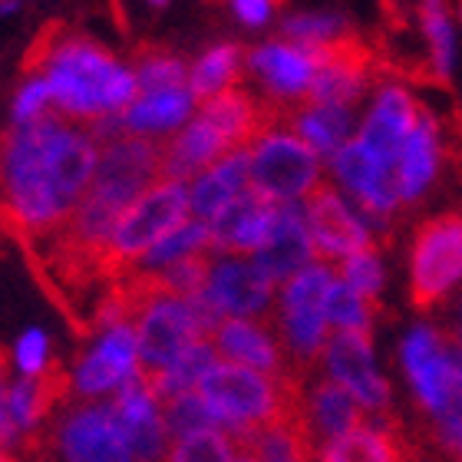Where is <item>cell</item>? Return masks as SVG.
Masks as SVG:
<instances>
[{
	"instance_id": "obj_28",
	"label": "cell",
	"mask_w": 462,
	"mask_h": 462,
	"mask_svg": "<svg viewBox=\"0 0 462 462\" xmlns=\"http://www.w3.org/2000/svg\"><path fill=\"white\" fill-rule=\"evenodd\" d=\"M133 77H135V89L145 97V93L182 87L185 77H189V67H185V57H179L172 50L139 47L133 57Z\"/></svg>"
},
{
	"instance_id": "obj_4",
	"label": "cell",
	"mask_w": 462,
	"mask_h": 462,
	"mask_svg": "<svg viewBox=\"0 0 462 462\" xmlns=\"http://www.w3.org/2000/svg\"><path fill=\"white\" fill-rule=\"evenodd\" d=\"M33 453H60L73 462H129L133 453L116 430L113 406L87 403L73 410H60V416L40 433Z\"/></svg>"
},
{
	"instance_id": "obj_14",
	"label": "cell",
	"mask_w": 462,
	"mask_h": 462,
	"mask_svg": "<svg viewBox=\"0 0 462 462\" xmlns=\"http://www.w3.org/2000/svg\"><path fill=\"white\" fill-rule=\"evenodd\" d=\"M300 416H304V430H308V439L314 446V459H318L320 446L350 433L366 420L360 400L330 374L318 376V380H304Z\"/></svg>"
},
{
	"instance_id": "obj_30",
	"label": "cell",
	"mask_w": 462,
	"mask_h": 462,
	"mask_svg": "<svg viewBox=\"0 0 462 462\" xmlns=\"http://www.w3.org/2000/svg\"><path fill=\"white\" fill-rule=\"evenodd\" d=\"M241 77V47L222 43V47L208 50L192 69V93L195 99H208L215 93L228 89V83Z\"/></svg>"
},
{
	"instance_id": "obj_33",
	"label": "cell",
	"mask_w": 462,
	"mask_h": 462,
	"mask_svg": "<svg viewBox=\"0 0 462 462\" xmlns=\"http://www.w3.org/2000/svg\"><path fill=\"white\" fill-rule=\"evenodd\" d=\"M374 300L364 298L360 291H354L346 281H334L328 288V298H324V318L334 328H350V330H366L370 334V324H374Z\"/></svg>"
},
{
	"instance_id": "obj_29",
	"label": "cell",
	"mask_w": 462,
	"mask_h": 462,
	"mask_svg": "<svg viewBox=\"0 0 462 462\" xmlns=\"http://www.w3.org/2000/svg\"><path fill=\"white\" fill-rule=\"evenodd\" d=\"M165 459L175 462H231L238 459V446L231 439V433L218 430V426H202L192 433L172 436L169 443V456Z\"/></svg>"
},
{
	"instance_id": "obj_22",
	"label": "cell",
	"mask_w": 462,
	"mask_h": 462,
	"mask_svg": "<svg viewBox=\"0 0 462 462\" xmlns=\"http://www.w3.org/2000/svg\"><path fill=\"white\" fill-rule=\"evenodd\" d=\"M225 152H231L228 139L212 123L195 119L175 139L162 143V179L189 182L195 175H202L208 165L218 162Z\"/></svg>"
},
{
	"instance_id": "obj_35",
	"label": "cell",
	"mask_w": 462,
	"mask_h": 462,
	"mask_svg": "<svg viewBox=\"0 0 462 462\" xmlns=\"http://www.w3.org/2000/svg\"><path fill=\"white\" fill-rule=\"evenodd\" d=\"M281 33H284V40H294L304 47H320V43L346 37L350 27L344 17H334V14H291L281 23Z\"/></svg>"
},
{
	"instance_id": "obj_32",
	"label": "cell",
	"mask_w": 462,
	"mask_h": 462,
	"mask_svg": "<svg viewBox=\"0 0 462 462\" xmlns=\"http://www.w3.org/2000/svg\"><path fill=\"white\" fill-rule=\"evenodd\" d=\"M212 251H195V254H185V258L165 264V268L152 271L162 294H175V298H189L195 291H202L208 284V274H212Z\"/></svg>"
},
{
	"instance_id": "obj_13",
	"label": "cell",
	"mask_w": 462,
	"mask_h": 462,
	"mask_svg": "<svg viewBox=\"0 0 462 462\" xmlns=\"http://www.w3.org/2000/svg\"><path fill=\"white\" fill-rule=\"evenodd\" d=\"M281 199L258 189L251 182L241 195H235L212 222L215 251H231V254H254L271 235L274 215H278Z\"/></svg>"
},
{
	"instance_id": "obj_42",
	"label": "cell",
	"mask_w": 462,
	"mask_h": 462,
	"mask_svg": "<svg viewBox=\"0 0 462 462\" xmlns=\"http://www.w3.org/2000/svg\"><path fill=\"white\" fill-rule=\"evenodd\" d=\"M459 334H462V318H459Z\"/></svg>"
},
{
	"instance_id": "obj_12",
	"label": "cell",
	"mask_w": 462,
	"mask_h": 462,
	"mask_svg": "<svg viewBox=\"0 0 462 462\" xmlns=\"http://www.w3.org/2000/svg\"><path fill=\"white\" fill-rule=\"evenodd\" d=\"M314 254H318V248H314V235H310L308 212H304V199H281L271 235L254 251V264L274 284H284L300 268H308Z\"/></svg>"
},
{
	"instance_id": "obj_7",
	"label": "cell",
	"mask_w": 462,
	"mask_h": 462,
	"mask_svg": "<svg viewBox=\"0 0 462 462\" xmlns=\"http://www.w3.org/2000/svg\"><path fill=\"white\" fill-rule=\"evenodd\" d=\"M320 179V155L294 129H271L251 145V182L274 199H304Z\"/></svg>"
},
{
	"instance_id": "obj_19",
	"label": "cell",
	"mask_w": 462,
	"mask_h": 462,
	"mask_svg": "<svg viewBox=\"0 0 462 462\" xmlns=\"http://www.w3.org/2000/svg\"><path fill=\"white\" fill-rule=\"evenodd\" d=\"M212 344L218 346V354L228 356V360H238V364H248L261 374L271 376H288V360H284V350L278 344V334L268 324V318L254 320V318H228L222 320V328L215 330Z\"/></svg>"
},
{
	"instance_id": "obj_18",
	"label": "cell",
	"mask_w": 462,
	"mask_h": 462,
	"mask_svg": "<svg viewBox=\"0 0 462 462\" xmlns=\"http://www.w3.org/2000/svg\"><path fill=\"white\" fill-rule=\"evenodd\" d=\"M248 67L278 103H294V99L308 97L318 63H314L310 47H304V43L274 40V43H264L251 53Z\"/></svg>"
},
{
	"instance_id": "obj_38",
	"label": "cell",
	"mask_w": 462,
	"mask_h": 462,
	"mask_svg": "<svg viewBox=\"0 0 462 462\" xmlns=\"http://www.w3.org/2000/svg\"><path fill=\"white\" fill-rule=\"evenodd\" d=\"M17 364L27 376L40 374L47 366V337L40 330H30L23 334V340L17 344Z\"/></svg>"
},
{
	"instance_id": "obj_1",
	"label": "cell",
	"mask_w": 462,
	"mask_h": 462,
	"mask_svg": "<svg viewBox=\"0 0 462 462\" xmlns=\"http://www.w3.org/2000/svg\"><path fill=\"white\" fill-rule=\"evenodd\" d=\"M47 83L57 109L73 119L119 113L139 97L133 69H123L99 43L79 33L57 40L47 60Z\"/></svg>"
},
{
	"instance_id": "obj_8",
	"label": "cell",
	"mask_w": 462,
	"mask_h": 462,
	"mask_svg": "<svg viewBox=\"0 0 462 462\" xmlns=\"http://www.w3.org/2000/svg\"><path fill=\"white\" fill-rule=\"evenodd\" d=\"M159 179H162V145L143 135L133 139L123 135L116 143H106L89 189L129 208Z\"/></svg>"
},
{
	"instance_id": "obj_41",
	"label": "cell",
	"mask_w": 462,
	"mask_h": 462,
	"mask_svg": "<svg viewBox=\"0 0 462 462\" xmlns=\"http://www.w3.org/2000/svg\"><path fill=\"white\" fill-rule=\"evenodd\" d=\"M456 4H459V14H462V0H456Z\"/></svg>"
},
{
	"instance_id": "obj_34",
	"label": "cell",
	"mask_w": 462,
	"mask_h": 462,
	"mask_svg": "<svg viewBox=\"0 0 462 462\" xmlns=\"http://www.w3.org/2000/svg\"><path fill=\"white\" fill-rule=\"evenodd\" d=\"M380 165L383 162H380L360 139H356V143H344L337 149V155H334V175H337L340 185H344L354 199H360V195L374 185Z\"/></svg>"
},
{
	"instance_id": "obj_44",
	"label": "cell",
	"mask_w": 462,
	"mask_h": 462,
	"mask_svg": "<svg viewBox=\"0 0 462 462\" xmlns=\"http://www.w3.org/2000/svg\"><path fill=\"white\" fill-rule=\"evenodd\" d=\"M459 456H462V449H459Z\"/></svg>"
},
{
	"instance_id": "obj_17",
	"label": "cell",
	"mask_w": 462,
	"mask_h": 462,
	"mask_svg": "<svg viewBox=\"0 0 462 462\" xmlns=\"http://www.w3.org/2000/svg\"><path fill=\"white\" fill-rule=\"evenodd\" d=\"M202 119L228 139L231 149H251L261 135L281 123V103L251 97L245 89H222L205 99Z\"/></svg>"
},
{
	"instance_id": "obj_20",
	"label": "cell",
	"mask_w": 462,
	"mask_h": 462,
	"mask_svg": "<svg viewBox=\"0 0 462 462\" xmlns=\"http://www.w3.org/2000/svg\"><path fill=\"white\" fill-rule=\"evenodd\" d=\"M416 116L420 106L413 103V97L406 93L403 87H390L380 89V97L374 103V113L366 116L364 129H360V143L370 149V152L380 159V162H396L400 159V149H403L406 135L416 125Z\"/></svg>"
},
{
	"instance_id": "obj_31",
	"label": "cell",
	"mask_w": 462,
	"mask_h": 462,
	"mask_svg": "<svg viewBox=\"0 0 462 462\" xmlns=\"http://www.w3.org/2000/svg\"><path fill=\"white\" fill-rule=\"evenodd\" d=\"M420 20H423V33L430 43V67H433L436 79H449L453 69V27L446 17L443 0H423L420 4Z\"/></svg>"
},
{
	"instance_id": "obj_43",
	"label": "cell",
	"mask_w": 462,
	"mask_h": 462,
	"mask_svg": "<svg viewBox=\"0 0 462 462\" xmlns=\"http://www.w3.org/2000/svg\"><path fill=\"white\" fill-rule=\"evenodd\" d=\"M0 459H7V456H4V453H0Z\"/></svg>"
},
{
	"instance_id": "obj_3",
	"label": "cell",
	"mask_w": 462,
	"mask_h": 462,
	"mask_svg": "<svg viewBox=\"0 0 462 462\" xmlns=\"http://www.w3.org/2000/svg\"><path fill=\"white\" fill-rule=\"evenodd\" d=\"M462 284V215L426 218L410 251V298L413 308L433 310Z\"/></svg>"
},
{
	"instance_id": "obj_5",
	"label": "cell",
	"mask_w": 462,
	"mask_h": 462,
	"mask_svg": "<svg viewBox=\"0 0 462 462\" xmlns=\"http://www.w3.org/2000/svg\"><path fill=\"white\" fill-rule=\"evenodd\" d=\"M403 370L420 406L430 416H439L462 383V344L446 330L420 324L403 340Z\"/></svg>"
},
{
	"instance_id": "obj_23",
	"label": "cell",
	"mask_w": 462,
	"mask_h": 462,
	"mask_svg": "<svg viewBox=\"0 0 462 462\" xmlns=\"http://www.w3.org/2000/svg\"><path fill=\"white\" fill-rule=\"evenodd\" d=\"M396 165H400V195H403V202L423 199L426 189L433 185L436 172H439V125H436L430 109H420L416 125L406 135Z\"/></svg>"
},
{
	"instance_id": "obj_25",
	"label": "cell",
	"mask_w": 462,
	"mask_h": 462,
	"mask_svg": "<svg viewBox=\"0 0 462 462\" xmlns=\"http://www.w3.org/2000/svg\"><path fill=\"white\" fill-rule=\"evenodd\" d=\"M195 93L185 87L159 89V93H145L143 99H133L123 109V123L129 135H162L172 133L189 119L192 113Z\"/></svg>"
},
{
	"instance_id": "obj_2",
	"label": "cell",
	"mask_w": 462,
	"mask_h": 462,
	"mask_svg": "<svg viewBox=\"0 0 462 462\" xmlns=\"http://www.w3.org/2000/svg\"><path fill=\"white\" fill-rule=\"evenodd\" d=\"M192 215V192L179 179H159L123 212L113 231L106 254H103V281L123 278L155 241L185 225Z\"/></svg>"
},
{
	"instance_id": "obj_10",
	"label": "cell",
	"mask_w": 462,
	"mask_h": 462,
	"mask_svg": "<svg viewBox=\"0 0 462 462\" xmlns=\"http://www.w3.org/2000/svg\"><path fill=\"white\" fill-rule=\"evenodd\" d=\"M304 212H308L310 235H314V248L324 261H344L346 254L364 248H374L370 228H366L350 205L337 195L330 182H314L304 195Z\"/></svg>"
},
{
	"instance_id": "obj_37",
	"label": "cell",
	"mask_w": 462,
	"mask_h": 462,
	"mask_svg": "<svg viewBox=\"0 0 462 462\" xmlns=\"http://www.w3.org/2000/svg\"><path fill=\"white\" fill-rule=\"evenodd\" d=\"M50 99H53V93H50L47 79H33V83H27V87L20 89L17 103H14V116H17V123H27V119L40 116L43 109H47Z\"/></svg>"
},
{
	"instance_id": "obj_39",
	"label": "cell",
	"mask_w": 462,
	"mask_h": 462,
	"mask_svg": "<svg viewBox=\"0 0 462 462\" xmlns=\"http://www.w3.org/2000/svg\"><path fill=\"white\" fill-rule=\"evenodd\" d=\"M231 7L248 27H261L271 17V10L281 7V0H231Z\"/></svg>"
},
{
	"instance_id": "obj_21",
	"label": "cell",
	"mask_w": 462,
	"mask_h": 462,
	"mask_svg": "<svg viewBox=\"0 0 462 462\" xmlns=\"http://www.w3.org/2000/svg\"><path fill=\"white\" fill-rule=\"evenodd\" d=\"M281 123L294 129L318 155L334 159L354 129V113L350 106H337V103L294 99V103H281Z\"/></svg>"
},
{
	"instance_id": "obj_27",
	"label": "cell",
	"mask_w": 462,
	"mask_h": 462,
	"mask_svg": "<svg viewBox=\"0 0 462 462\" xmlns=\"http://www.w3.org/2000/svg\"><path fill=\"white\" fill-rule=\"evenodd\" d=\"M195 251H215L212 241V225L208 222H185L175 231H169L162 241H155L152 248L145 251L143 258L135 261L133 268L139 271H159L172 261L185 258V254H195ZM129 268V271H133Z\"/></svg>"
},
{
	"instance_id": "obj_36",
	"label": "cell",
	"mask_w": 462,
	"mask_h": 462,
	"mask_svg": "<svg viewBox=\"0 0 462 462\" xmlns=\"http://www.w3.org/2000/svg\"><path fill=\"white\" fill-rule=\"evenodd\" d=\"M340 274H344V281L350 288L360 291V294L370 300H376V294L383 291V264H380V258L374 254V248L346 254V258L340 261Z\"/></svg>"
},
{
	"instance_id": "obj_6",
	"label": "cell",
	"mask_w": 462,
	"mask_h": 462,
	"mask_svg": "<svg viewBox=\"0 0 462 462\" xmlns=\"http://www.w3.org/2000/svg\"><path fill=\"white\" fill-rule=\"evenodd\" d=\"M205 340L199 320L185 298L162 294L135 318V354H139V374L145 380L165 374L179 356L195 344Z\"/></svg>"
},
{
	"instance_id": "obj_15",
	"label": "cell",
	"mask_w": 462,
	"mask_h": 462,
	"mask_svg": "<svg viewBox=\"0 0 462 462\" xmlns=\"http://www.w3.org/2000/svg\"><path fill=\"white\" fill-rule=\"evenodd\" d=\"M139 354H135V324H116L106 328L103 340L79 360L77 374H73V390L87 400L116 393L119 386L135 374Z\"/></svg>"
},
{
	"instance_id": "obj_16",
	"label": "cell",
	"mask_w": 462,
	"mask_h": 462,
	"mask_svg": "<svg viewBox=\"0 0 462 462\" xmlns=\"http://www.w3.org/2000/svg\"><path fill=\"white\" fill-rule=\"evenodd\" d=\"M205 291L215 298V304L228 318H268L278 298H274V281L245 258H222L212 264Z\"/></svg>"
},
{
	"instance_id": "obj_40",
	"label": "cell",
	"mask_w": 462,
	"mask_h": 462,
	"mask_svg": "<svg viewBox=\"0 0 462 462\" xmlns=\"http://www.w3.org/2000/svg\"><path fill=\"white\" fill-rule=\"evenodd\" d=\"M152 4H155V7H165V4H169V0H152Z\"/></svg>"
},
{
	"instance_id": "obj_11",
	"label": "cell",
	"mask_w": 462,
	"mask_h": 462,
	"mask_svg": "<svg viewBox=\"0 0 462 462\" xmlns=\"http://www.w3.org/2000/svg\"><path fill=\"white\" fill-rule=\"evenodd\" d=\"M324 366L334 380H340L360 400L364 410L383 413L390 406V383L376 370L366 330L337 328V334H330L328 346H324Z\"/></svg>"
},
{
	"instance_id": "obj_26",
	"label": "cell",
	"mask_w": 462,
	"mask_h": 462,
	"mask_svg": "<svg viewBox=\"0 0 462 462\" xmlns=\"http://www.w3.org/2000/svg\"><path fill=\"white\" fill-rule=\"evenodd\" d=\"M218 346L215 344H208V337L205 340H195L189 350H185L179 360H175L165 374H159V376H152V380H145L149 383V390L155 393V400L159 403H165V400H172V396H179V393H185V390H195L199 386V380H202L208 370H212L215 364H218Z\"/></svg>"
},
{
	"instance_id": "obj_9",
	"label": "cell",
	"mask_w": 462,
	"mask_h": 462,
	"mask_svg": "<svg viewBox=\"0 0 462 462\" xmlns=\"http://www.w3.org/2000/svg\"><path fill=\"white\" fill-rule=\"evenodd\" d=\"M109 406H113L116 430L123 436V443L129 446L133 459H165V456H169L172 436L165 430L159 400H155V393L143 380L139 366H135V374L116 390Z\"/></svg>"
},
{
	"instance_id": "obj_24",
	"label": "cell",
	"mask_w": 462,
	"mask_h": 462,
	"mask_svg": "<svg viewBox=\"0 0 462 462\" xmlns=\"http://www.w3.org/2000/svg\"><path fill=\"white\" fill-rule=\"evenodd\" d=\"M251 185V149H231L215 165H208L192 189V215L212 222L225 205Z\"/></svg>"
}]
</instances>
